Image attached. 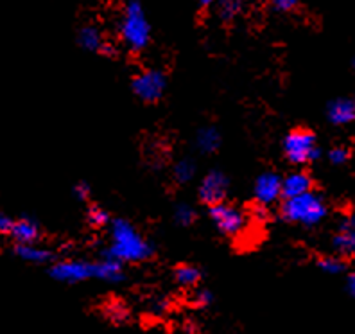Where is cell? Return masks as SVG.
Wrapping results in <instances>:
<instances>
[{
	"mask_svg": "<svg viewBox=\"0 0 355 334\" xmlns=\"http://www.w3.org/2000/svg\"><path fill=\"white\" fill-rule=\"evenodd\" d=\"M106 256L124 262H142L153 256V244L144 239L130 222L113 219L110 226V247Z\"/></svg>",
	"mask_w": 355,
	"mask_h": 334,
	"instance_id": "cell-1",
	"label": "cell"
},
{
	"mask_svg": "<svg viewBox=\"0 0 355 334\" xmlns=\"http://www.w3.org/2000/svg\"><path fill=\"white\" fill-rule=\"evenodd\" d=\"M119 33L122 42L131 49L139 52L149 45L151 40V26H149L144 8L140 2H128L122 9L121 22H119Z\"/></svg>",
	"mask_w": 355,
	"mask_h": 334,
	"instance_id": "cell-2",
	"label": "cell"
},
{
	"mask_svg": "<svg viewBox=\"0 0 355 334\" xmlns=\"http://www.w3.org/2000/svg\"><path fill=\"white\" fill-rule=\"evenodd\" d=\"M280 214L289 223L314 226L327 216V205L316 192L311 191L307 194L284 200L280 207Z\"/></svg>",
	"mask_w": 355,
	"mask_h": 334,
	"instance_id": "cell-3",
	"label": "cell"
},
{
	"mask_svg": "<svg viewBox=\"0 0 355 334\" xmlns=\"http://www.w3.org/2000/svg\"><path fill=\"white\" fill-rule=\"evenodd\" d=\"M284 153L287 160L296 165H304L314 162L320 156V148L316 144V135L311 130L298 128L287 133L284 139Z\"/></svg>",
	"mask_w": 355,
	"mask_h": 334,
	"instance_id": "cell-4",
	"label": "cell"
},
{
	"mask_svg": "<svg viewBox=\"0 0 355 334\" xmlns=\"http://www.w3.org/2000/svg\"><path fill=\"white\" fill-rule=\"evenodd\" d=\"M135 96L144 103H156L162 99L167 88V76L158 69L142 70L131 81Z\"/></svg>",
	"mask_w": 355,
	"mask_h": 334,
	"instance_id": "cell-5",
	"label": "cell"
},
{
	"mask_svg": "<svg viewBox=\"0 0 355 334\" xmlns=\"http://www.w3.org/2000/svg\"><path fill=\"white\" fill-rule=\"evenodd\" d=\"M208 216H210L217 231L226 235L241 234L246 226V216H244L243 210H239L237 207L225 203V201L208 208Z\"/></svg>",
	"mask_w": 355,
	"mask_h": 334,
	"instance_id": "cell-6",
	"label": "cell"
},
{
	"mask_svg": "<svg viewBox=\"0 0 355 334\" xmlns=\"http://www.w3.org/2000/svg\"><path fill=\"white\" fill-rule=\"evenodd\" d=\"M51 277L60 283H81L90 277H96V262L83 259L60 260L52 265Z\"/></svg>",
	"mask_w": 355,
	"mask_h": 334,
	"instance_id": "cell-7",
	"label": "cell"
},
{
	"mask_svg": "<svg viewBox=\"0 0 355 334\" xmlns=\"http://www.w3.org/2000/svg\"><path fill=\"white\" fill-rule=\"evenodd\" d=\"M226 192H228V178L219 169H212L210 173H207V176L201 180L200 189H198L200 200L208 207L223 203Z\"/></svg>",
	"mask_w": 355,
	"mask_h": 334,
	"instance_id": "cell-8",
	"label": "cell"
},
{
	"mask_svg": "<svg viewBox=\"0 0 355 334\" xmlns=\"http://www.w3.org/2000/svg\"><path fill=\"white\" fill-rule=\"evenodd\" d=\"M282 183L284 180L277 173H262L255 182V198L260 205H271L282 196Z\"/></svg>",
	"mask_w": 355,
	"mask_h": 334,
	"instance_id": "cell-9",
	"label": "cell"
},
{
	"mask_svg": "<svg viewBox=\"0 0 355 334\" xmlns=\"http://www.w3.org/2000/svg\"><path fill=\"white\" fill-rule=\"evenodd\" d=\"M334 247L343 256L355 257V214L341 222L338 234L334 237Z\"/></svg>",
	"mask_w": 355,
	"mask_h": 334,
	"instance_id": "cell-10",
	"label": "cell"
},
{
	"mask_svg": "<svg viewBox=\"0 0 355 334\" xmlns=\"http://www.w3.org/2000/svg\"><path fill=\"white\" fill-rule=\"evenodd\" d=\"M312 187V178L309 176V173L305 171H295V173L287 174L282 183V196L284 200H289V198H296V196L307 194L311 192Z\"/></svg>",
	"mask_w": 355,
	"mask_h": 334,
	"instance_id": "cell-11",
	"label": "cell"
},
{
	"mask_svg": "<svg viewBox=\"0 0 355 334\" xmlns=\"http://www.w3.org/2000/svg\"><path fill=\"white\" fill-rule=\"evenodd\" d=\"M327 115H329L332 124H348V122L355 121V99L350 97H341L329 104L327 108Z\"/></svg>",
	"mask_w": 355,
	"mask_h": 334,
	"instance_id": "cell-12",
	"label": "cell"
},
{
	"mask_svg": "<svg viewBox=\"0 0 355 334\" xmlns=\"http://www.w3.org/2000/svg\"><path fill=\"white\" fill-rule=\"evenodd\" d=\"M11 237L15 239L17 244H36V241L40 239L38 223L33 217L27 216L20 217V219H15Z\"/></svg>",
	"mask_w": 355,
	"mask_h": 334,
	"instance_id": "cell-13",
	"label": "cell"
},
{
	"mask_svg": "<svg viewBox=\"0 0 355 334\" xmlns=\"http://www.w3.org/2000/svg\"><path fill=\"white\" fill-rule=\"evenodd\" d=\"M96 278L106 281V283H121L124 278L122 262L104 253L103 259L96 262Z\"/></svg>",
	"mask_w": 355,
	"mask_h": 334,
	"instance_id": "cell-14",
	"label": "cell"
},
{
	"mask_svg": "<svg viewBox=\"0 0 355 334\" xmlns=\"http://www.w3.org/2000/svg\"><path fill=\"white\" fill-rule=\"evenodd\" d=\"M78 44L85 51L101 52L103 45L106 44V40L103 38V33L96 26H83L78 33Z\"/></svg>",
	"mask_w": 355,
	"mask_h": 334,
	"instance_id": "cell-15",
	"label": "cell"
},
{
	"mask_svg": "<svg viewBox=\"0 0 355 334\" xmlns=\"http://www.w3.org/2000/svg\"><path fill=\"white\" fill-rule=\"evenodd\" d=\"M196 146L201 153H214L221 146V133L214 126H205L196 135Z\"/></svg>",
	"mask_w": 355,
	"mask_h": 334,
	"instance_id": "cell-16",
	"label": "cell"
},
{
	"mask_svg": "<svg viewBox=\"0 0 355 334\" xmlns=\"http://www.w3.org/2000/svg\"><path fill=\"white\" fill-rule=\"evenodd\" d=\"M15 253L20 259L27 260V262H35V265H44L52 259V253L49 250L36 247V244H17Z\"/></svg>",
	"mask_w": 355,
	"mask_h": 334,
	"instance_id": "cell-17",
	"label": "cell"
},
{
	"mask_svg": "<svg viewBox=\"0 0 355 334\" xmlns=\"http://www.w3.org/2000/svg\"><path fill=\"white\" fill-rule=\"evenodd\" d=\"M174 281L180 286L192 287L201 281V269L191 265H182L174 269Z\"/></svg>",
	"mask_w": 355,
	"mask_h": 334,
	"instance_id": "cell-18",
	"label": "cell"
},
{
	"mask_svg": "<svg viewBox=\"0 0 355 334\" xmlns=\"http://www.w3.org/2000/svg\"><path fill=\"white\" fill-rule=\"evenodd\" d=\"M196 174V165L191 158H182L174 165V178L178 183H187L194 178Z\"/></svg>",
	"mask_w": 355,
	"mask_h": 334,
	"instance_id": "cell-19",
	"label": "cell"
},
{
	"mask_svg": "<svg viewBox=\"0 0 355 334\" xmlns=\"http://www.w3.org/2000/svg\"><path fill=\"white\" fill-rule=\"evenodd\" d=\"M243 11V2H235V0H225L219 4L217 8V17L225 20V22H230L234 20L239 13Z\"/></svg>",
	"mask_w": 355,
	"mask_h": 334,
	"instance_id": "cell-20",
	"label": "cell"
},
{
	"mask_svg": "<svg viewBox=\"0 0 355 334\" xmlns=\"http://www.w3.org/2000/svg\"><path fill=\"white\" fill-rule=\"evenodd\" d=\"M194 219H196V212L191 205L178 203L176 207H174V222H176L178 225L189 226L194 223Z\"/></svg>",
	"mask_w": 355,
	"mask_h": 334,
	"instance_id": "cell-21",
	"label": "cell"
},
{
	"mask_svg": "<svg viewBox=\"0 0 355 334\" xmlns=\"http://www.w3.org/2000/svg\"><path fill=\"white\" fill-rule=\"evenodd\" d=\"M318 266H320L325 274H330V275H338L341 274V272H345V262H343L339 257H334V256L321 257V259L318 260Z\"/></svg>",
	"mask_w": 355,
	"mask_h": 334,
	"instance_id": "cell-22",
	"label": "cell"
},
{
	"mask_svg": "<svg viewBox=\"0 0 355 334\" xmlns=\"http://www.w3.org/2000/svg\"><path fill=\"white\" fill-rule=\"evenodd\" d=\"M88 222H90L92 226H104L110 222V216L104 208L94 205V207H90V210H88Z\"/></svg>",
	"mask_w": 355,
	"mask_h": 334,
	"instance_id": "cell-23",
	"label": "cell"
},
{
	"mask_svg": "<svg viewBox=\"0 0 355 334\" xmlns=\"http://www.w3.org/2000/svg\"><path fill=\"white\" fill-rule=\"evenodd\" d=\"M106 315L112 318L113 322H124L128 318V309L121 304V302H113L106 308Z\"/></svg>",
	"mask_w": 355,
	"mask_h": 334,
	"instance_id": "cell-24",
	"label": "cell"
},
{
	"mask_svg": "<svg viewBox=\"0 0 355 334\" xmlns=\"http://www.w3.org/2000/svg\"><path fill=\"white\" fill-rule=\"evenodd\" d=\"M271 8H273L275 13H291L298 8V2L296 0H275Z\"/></svg>",
	"mask_w": 355,
	"mask_h": 334,
	"instance_id": "cell-25",
	"label": "cell"
},
{
	"mask_svg": "<svg viewBox=\"0 0 355 334\" xmlns=\"http://www.w3.org/2000/svg\"><path fill=\"white\" fill-rule=\"evenodd\" d=\"M329 160L334 165H341L348 160V151L345 148H334L329 151Z\"/></svg>",
	"mask_w": 355,
	"mask_h": 334,
	"instance_id": "cell-26",
	"label": "cell"
},
{
	"mask_svg": "<svg viewBox=\"0 0 355 334\" xmlns=\"http://www.w3.org/2000/svg\"><path fill=\"white\" fill-rule=\"evenodd\" d=\"M212 302V293L208 290H198L194 293V304L200 308H207Z\"/></svg>",
	"mask_w": 355,
	"mask_h": 334,
	"instance_id": "cell-27",
	"label": "cell"
},
{
	"mask_svg": "<svg viewBox=\"0 0 355 334\" xmlns=\"http://www.w3.org/2000/svg\"><path fill=\"white\" fill-rule=\"evenodd\" d=\"M13 225H15V219H11V217L8 216H0V232L2 234H9L11 235V231H13Z\"/></svg>",
	"mask_w": 355,
	"mask_h": 334,
	"instance_id": "cell-28",
	"label": "cell"
},
{
	"mask_svg": "<svg viewBox=\"0 0 355 334\" xmlns=\"http://www.w3.org/2000/svg\"><path fill=\"white\" fill-rule=\"evenodd\" d=\"M74 194L78 196L79 200H87L88 194H90V185L85 182H79L78 185L74 187Z\"/></svg>",
	"mask_w": 355,
	"mask_h": 334,
	"instance_id": "cell-29",
	"label": "cell"
},
{
	"mask_svg": "<svg viewBox=\"0 0 355 334\" xmlns=\"http://www.w3.org/2000/svg\"><path fill=\"white\" fill-rule=\"evenodd\" d=\"M115 45L110 42V40H106V44L103 45V49H101V54H104V56H115Z\"/></svg>",
	"mask_w": 355,
	"mask_h": 334,
	"instance_id": "cell-30",
	"label": "cell"
},
{
	"mask_svg": "<svg viewBox=\"0 0 355 334\" xmlns=\"http://www.w3.org/2000/svg\"><path fill=\"white\" fill-rule=\"evenodd\" d=\"M153 309H155L156 312H162L167 309V300L165 299H156L155 302H153Z\"/></svg>",
	"mask_w": 355,
	"mask_h": 334,
	"instance_id": "cell-31",
	"label": "cell"
},
{
	"mask_svg": "<svg viewBox=\"0 0 355 334\" xmlns=\"http://www.w3.org/2000/svg\"><path fill=\"white\" fill-rule=\"evenodd\" d=\"M347 286H348V291H350V295L355 299V274H352L350 277H348Z\"/></svg>",
	"mask_w": 355,
	"mask_h": 334,
	"instance_id": "cell-32",
	"label": "cell"
},
{
	"mask_svg": "<svg viewBox=\"0 0 355 334\" xmlns=\"http://www.w3.org/2000/svg\"><path fill=\"white\" fill-rule=\"evenodd\" d=\"M354 65H355V60H354Z\"/></svg>",
	"mask_w": 355,
	"mask_h": 334,
	"instance_id": "cell-33",
	"label": "cell"
}]
</instances>
